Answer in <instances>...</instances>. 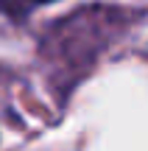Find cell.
Segmentation results:
<instances>
[{
	"label": "cell",
	"mask_w": 148,
	"mask_h": 151,
	"mask_svg": "<svg viewBox=\"0 0 148 151\" xmlns=\"http://www.w3.org/2000/svg\"><path fill=\"white\" fill-rule=\"evenodd\" d=\"M36 3H48V0H36Z\"/></svg>",
	"instance_id": "1"
}]
</instances>
